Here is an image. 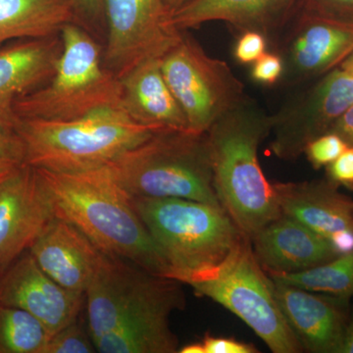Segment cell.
Segmentation results:
<instances>
[{
	"instance_id": "6da1fadb",
	"label": "cell",
	"mask_w": 353,
	"mask_h": 353,
	"mask_svg": "<svg viewBox=\"0 0 353 353\" xmlns=\"http://www.w3.org/2000/svg\"><path fill=\"white\" fill-rule=\"evenodd\" d=\"M37 169L57 217L78 228L102 252L172 278L170 266L134 209L132 197L105 166L78 173Z\"/></svg>"
},
{
	"instance_id": "7a4b0ae2",
	"label": "cell",
	"mask_w": 353,
	"mask_h": 353,
	"mask_svg": "<svg viewBox=\"0 0 353 353\" xmlns=\"http://www.w3.org/2000/svg\"><path fill=\"white\" fill-rule=\"evenodd\" d=\"M271 129V115L246 97L206 132L216 196L250 241L281 215L273 183L259 158Z\"/></svg>"
},
{
	"instance_id": "3957f363",
	"label": "cell",
	"mask_w": 353,
	"mask_h": 353,
	"mask_svg": "<svg viewBox=\"0 0 353 353\" xmlns=\"http://www.w3.org/2000/svg\"><path fill=\"white\" fill-rule=\"evenodd\" d=\"M15 130L26 164L60 173L101 168L160 131L134 122L121 106L72 121L19 119Z\"/></svg>"
},
{
	"instance_id": "277c9868",
	"label": "cell",
	"mask_w": 353,
	"mask_h": 353,
	"mask_svg": "<svg viewBox=\"0 0 353 353\" xmlns=\"http://www.w3.org/2000/svg\"><path fill=\"white\" fill-rule=\"evenodd\" d=\"M172 278L190 279L220 266L245 238L221 205L176 197H132Z\"/></svg>"
},
{
	"instance_id": "5b68a950",
	"label": "cell",
	"mask_w": 353,
	"mask_h": 353,
	"mask_svg": "<svg viewBox=\"0 0 353 353\" xmlns=\"http://www.w3.org/2000/svg\"><path fill=\"white\" fill-rule=\"evenodd\" d=\"M105 167L131 197H176L221 205L206 132L160 130Z\"/></svg>"
},
{
	"instance_id": "8992f818",
	"label": "cell",
	"mask_w": 353,
	"mask_h": 353,
	"mask_svg": "<svg viewBox=\"0 0 353 353\" xmlns=\"http://www.w3.org/2000/svg\"><path fill=\"white\" fill-rule=\"evenodd\" d=\"M63 50L50 82L14 103L19 119L72 121L121 106L119 78L103 65V46L78 23L60 32Z\"/></svg>"
},
{
	"instance_id": "52a82bcc",
	"label": "cell",
	"mask_w": 353,
	"mask_h": 353,
	"mask_svg": "<svg viewBox=\"0 0 353 353\" xmlns=\"http://www.w3.org/2000/svg\"><path fill=\"white\" fill-rule=\"evenodd\" d=\"M185 285L238 316L272 352H303L279 305L273 280L245 236L220 266L194 276Z\"/></svg>"
},
{
	"instance_id": "ba28073f",
	"label": "cell",
	"mask_w": 353,
	"mask_h": 353,
	"mask_svg": "<svg viewBox=\"0 0 353 353\" xmlns=\"http://www.w3.org/2000/svg\"><path fill=\"white\" fill-rule=\"evenodd\" d=\"M182 284L129 260L102 253L85 292L88 331L94 343L102 334L134 318L183 310L187 301Z\"/></svg>"
},
{
	"instance_id": "9c48e42d",
	"label": "cell",
	"mask_w": 353,
	"mask_h": 353,
	"mask_svg": "<svg viewBox=\"0 0 353 353\" xmlns=\"http://www.w3.org/2000/svg\"><path fill=\"white\" fill-rule=\"evenodd\" d=\"M160 67L190 131L208 132L248 97L229 65L209 57L188 31L160 57Z\"/></svg>"
},
{
	"instance_id": "30bf717a",
	"label": "cell",
	"mask_w": 353,
	"mask_h": 353,
	"mask_svg": "<svg viewBox=\"0 0 353 353\" xmlns=\"http://www.w3.org/2000/svg\"><path fill=\"white\" fill-rule=\"evenodd\" d=\"M353 105V74L338 67L307 83L271 115L272 152L294 161L313 139L332 132L336 121Z\"/></svg>"
},
{
	"instance_id": "8fae6325",
	"label": "cell",
	"mask_w": 353,
	"mask_h": 353,
	"mask_svg": "<svg viewBox=\"0 0 353 353\" xmlns=\"http://www.w3.org/2000/svg\"><path fill=\"white\" fill-rule=\"evenodd\" d=\"M103 65L120 78L139 62L160 58L182 31L171 24L164 0H103Z\"/></svg>"
},
{
	"instance_id": "7c38bea8",
	"label": "cell",
	"mask_w": 353,
	"mask_h": 353,
	"mask_svg": "<svg viewBox=\"0 0 353 353\" xmlns=\"http://www.w3.org/2000/svg\"><path fill=\"white\" fill-rule=\"evenodd\" d=\"M284 61L281 83L301 87L338 68L353 52V25L296 13L276 38Z\"/></svg>"
},
{
	"instance_id": "4fadbf2b",
	"label": "cell",
	"mask_w": 353,
	"mask_h": 353,
	"mask_svg": "<svg viewBox=\"0 0 353 353\" xmlns=\"http://www.w3.org/2000/svg\"><path fill=\"white\" fill-rule=\"evenodd\" d=\"M55 217L38 169L25 163L0 179V273L30 250Z\"/></svg>"
},
{
	"instance_id": "5bb4252c",
	"label": "cell",
	"mask_w": 353,
	"mask_h": 353,
	"mask_svg": "<svg viewBox=\"0 0 353 353\" xmlns=\"http://www.w3.org/2000/svg\"><path fill=\"white\" fill-rule=\"evenodd\" d=\"M0 303L24 309L51 336L78 319L85 294L55 282L28 250L0 273Z\"/></svg>"
},
{
	"instance_id": "9a60e30c",
	"label": "cell",
	"mask_w": 353,
	"mask_h": 353,
	"mask_svg": "<svg viewBox=\"0 0 353 353\" xmlns=\"http://www.w3.org/2000/svg\"><path fill=\"white\" fill-rule=\"evenodd\" d=\"M273 183L281 214L324 236L340 254L353 250V201L328 179Z\"/></svg>"
},
{
	"instance_id": "2e32d148",
	"label": "cell",
	"mask_w": 353,
	"mask_h": 353,
	"mask_svg": "<svg viewBox=\"0 0 353 353\" xmlns=\"http://www.w3.org/2000/svg\"><path fill=\"white\" fill-rule=\"evenodd\" d=\"M273 283L281 310L303 352L341 353L352 299Z\"/></svg>"
},
{
	"instance_id": "e0dca14e",
	"label": "cell",
	"mask_w": 353,
	"mask_h": 353,
	"mask_svg": "<svg viewBox=\"0 0 353 353\" xmlns=\"http://www.w3.org/2000/svg\"><path fill=\"white\" fill-rule=\"evenodd\" d=\"M63 50L60 34L17 39L0 48V124L15 129L14 103L50 82Z\"/></svg>"
},
{
	"instance_id": "ac0fdd59",
	"label": "cell",
	"mask_w": 353,
	"mask_h": 353,
	"mask_svg": "<svg viewBox=\"0 0 353 353\" xmlns=\"http://www.w3.org/2000/svg\"><path fill=\"white\" fill-rule=\"evenodd\" d=\"M29 252L55 282L80 294L87 290L103 253L78 228L58 217L44 228Z\"/></svg>"
},
{
	"instance_id": "d6986e66",
	"label": "cell",
	"mask_w": 353,
	"mask_h": 353,
	"mask_svg": "<svg viewBox=\"0 0 353 353\" xmlns=\"http://www.w3.org/2000/svg\"><path fill=\"white\" fill-rule=\"evenodd\" d=\"M250 241L255 257L267 273H299L340 255L324 236L283 214Z\"/></svg>"
},
{
	"instance_id": "ffe728a7",
	"label": "cell",
	"mask_w": 353,
	"mask_h": 353,
	"mask_svg": "<svg viewBox=\"0 0 353 353\" xmlns=\"http://www.w3.org/2000/svg\"><path fill=\"white\" fill-rule=\"evenodd\" d=\"M296 0H190L171 15L179 31L223 21L240 32H261L275 39L294 15Z\"/></svg>"
},
{
	"instance_id": "44dd1931",
	"label": "cell",
	"mask_w": 353,
	"mask_h": 353,
	"mask_svg": "<svg viewBox=\"0 0 353 353\" xmlns=\"http://www.w3.org/2000/svg\"><path fill=\"white\" fill-rule=\"evenodd\" d=\"M119 80L121 108L132 121L157 130L188 129L185 114L162 75L160 58L139 62Z\"/></svg>"
},
{
	"instance_id": "7402d4cb",
	"label": "cell",
	"mask_w": 353,
	"mask_h": 353,
	"mask_svg": "<svg viewBox=\"0 0 353 353\" xmlns=\"http://www.w3.org/2000/svg\"><path fill=\"white\" fill-rule=\"evenodd\" d=\"M72 22V0H0V48L6 41L54 36Z\"/></svg>"
},
{
	"instance_id": "603a6c76",
	"label": "cell",
	"mask_w": 353,
	"mask_h": 353,
	"mask_svg": "<svg viewBox=\"0 0 353 353\" xmlns=\"http://www.w3.org/2000/svg\"><path fill=\"white\" fill-rule=\"evenodd\" d=\"M168 313H152L118 325L94 341L101 353H176L179 340Z\"/></svg>"
},
{
	"instance_id": "cb8c5ba5",
	"label": "cell",
	"mask_w": 353,
	"mask_h": 353,
	"mask_svg": "<svg viewBox=\"0 0 353 353\" xmlns=\"http://www.w3.org/2000/svg\"><path fill=\"white\" fill-rule=\"evenodd\" d=\"M267 274L274 282L281 284L333 296L353 297V250L299 273Z\"/></svg>"
},
{
	"instance_id": "d4e9b609",
	"label": "cell",
	"mask_w": 353,
	"mask_h": 353,
	"mask_svg": "<svg viewBox=\"0 0 353 353\" xmlns=\"http://www.w3.org/2000/svg\"><path fill=\"white\" fill-rule=\"evenodd\" d=\"M50 334L29 312L0 303V353H44Z\"/></svg>"
},
{
	"instance_id": "484cf974",
	"label": "cell",
	"mask_w": 353,
	"mask_h": 353,
	"mask_svg": "<svg viewBox=\"0 0 353 353\" xmlns=\"http://www.w3.org/2000/svg\"><path fill=\"white\" fill-rule=\"evenodd\" d=\"M97 347L78 319L50 336L44 353H94Z\"/></svg>"
},
{
	"instance_id": "4316f807",
	"label": "cell",
	"mask_w": 353,
	"mask_h": 353,
	"mask_svg": "<svg viewBox=\"0 0 353 353\" xmlns=\"http://www.w3.org/2000/svg\"><path fill=\"white\" fill-rule=\"evenodd\" d=\"M296 13L353 25V0H296Z\"/></svg>"
},
{
	"instance_id": "83f0119b",
	"label": "cell",
	"mask_w": 353,
	"mask_h": 353,
	"mask_svg": "<svg viewBox=\"0 0 353 353\" xmlns=\"http://www.w3.org/2000/svg\"><path fill=\"white\" fill-rule=\"evenodd\" d=\"M347 148V143L341 137L328 132L310 141L303 153L313 169L319 170L334 162Z\"/></svg>"
},
{
	"instance_id": "f1b7e54d",
	"label": "cell",
	"mask_w": 353,
	"mask_h": 353,
	"mask_svg": "<svg viewBox=\"0 0 353 353\" xmlns=\"http://www.w3.org/2000/svg\"><path fill=\"white\" fill-rule=\"evenodd\" d=\"M25 163V146L19 134L0 124V179Z\"/></svg>"
},
{
	"instance_id": "f546056e",
	"label": "cell",
	"mask_w": 353,
	"mask_h": 353,
	"mask_svg": "<svg viewBox=\"0 0 353 353\" xmlns=\"http://www.w3.org/2000/svg\"><path fill=\"white\" fill-rule=\"evenodd\" d=\"M75 23L82 26L101 41H105V18L103 0H72Z\"/></svg>"
},
{
	"instance_id": "4dcf8cb0",
	"label": "cell",
	"mask_w": 353,
	"mask_h": 353,
	"mask_svg": "<svg viewBox=\"0 0 353 353\" xmlns=\"http://www.w3.org/2000/svg\"><path fill=\"white\" fill-rule=\"evenodd\" d=\"M268 48V39L254 31L241 32L234 48V57L240 64L250 65L259 60Z\"/></svg>"
},
{
	"instance_id": "1f68e13d",
	"label": "cell",
	"mask_w": 353,
	"mask_h": 353,
	"mask_svg": "<svg viewBox=\"0 0 353 353\" xmlns=\"http://www.w3.org/2000/svg\"><path fill=\"white\" fill-rule=\"evenodd\" d=\"M284 74V61L276 51L265 52L259 60L252 64L250 77L253 82L264 85L273 87L281 82Z\"/></svg>"
},
{
	"instance_id": "d6a6232c",
	"label": "cell",
	"mask_w": 353,
	"mask_h": 353,
	"mask_svg": "<svg viewBox=\"0 0 353 353\" xmlns=\"http://www.w3.org/2000/svg\"><path fill=\"white\" fill-rule=\"evenodd\" d=\"M204 353H259L252 343H246L233 336H215L205 334L201 340Z\"/></svg>"
},
{
	"instance_id": "836d02e7",
	"label": "cell",
	"mask_w": 353,
	"mask_h": 353,
	"mask_svg": "<svg viewBox=\"0 0 353 353\" xmlns=\"http://www.w3.org/2000/svg\"><path fill=\"white\" fill-rule=\"evenodd\" d=\"M326 179L334 185L347 188L353 183V148L347 146L340 157L325 167Z\"/></svg>"
},
{
	"instance_id": "e575fe53",
	"label": "cell",
	"mask_w": 353,
	"mask_h": 353,
	"mask_svg": "<svg viewBox=\"0 0 353 353\" xmlns=\"http://www.w3.org/2000/svg\"><path fill=\"white\" fill-rule=\"evenodd\" d=\"M331 132L338 134L345 141L347 146L353 148V105L350 106L340 119L336 121Z\"/></svg>"
},
{
	"instance_id": "d590c367",
	"label": "cell",
	"mask_w": 353,
	"mask_h": 353,
	"mask_svg": "<svg viewBox=\"0 0 353 353\" xmlns=\"http://www.w3.org/2000/svg\"><path fill=\"white\" fill-rule=\"evenodd\" d=\"M341 353H353V297L352 299L350 316H348L347 324V327H345Z\"/></svg>"
},
{
	"instance_id": "8d00e7d4",
	"label": "cell",
	"mask_w": 353,
	"mask_h": 353,
	"mask_svg": "<svg viewBox=\"0 0 353 353\" xmlns=\"http://www.w3.org/2000/svg\"><path fill=\"white\" fill-rule=\"evenodd\" d=\"M180 353H204L203 345L201 341H196V343H188L183 347L179 348Z\"/></svg>"
},
{
	"instance_id": "74e56055",
	"label": "cell",
	"mask_w": 353,
	"mask_h": 353,
	"mask_svg": "<svg viewBox=\"0 0 353 353\" xmlns=\"http://www.w3.org/2000/svg\"><path fill=\"white\" fill-rule=\"evenodd\" d=\"M189 1L190 0H164V3L172 15V14L175 12L176 10H178L180 7L185 6V4Z\"/></svg>"
},
{
	"instance_id": "f35d334b",
	"label": "cell",
	"mask_w": 353,
	"mask_h": 353,
	"mask_svg": "<svg viewBox=\"0 0 353 353\" xmlns=\"http://www.w3.org/2000/svg\"><path fill=\"white\" fill-rule=\"evenodd\" d=\"M340 67L353 74V52L341 63Z\"/></svg>"
},
{
	"instance_id": "ab89813d",
	"label": "cell",
	"mask_w": 353,
	"mask_h": 353,
	"mask_svg": "<svg viewBox=\"0 0 353 353\" xmlns=\"http://www.w3.org/2000/svg\"><path fill=\"white\" fill-rule=\"evenodd\" d=\"M347 189L352 190V192H353V183H352V185H348Z\"/></svg>"
}]
</instances>
